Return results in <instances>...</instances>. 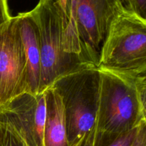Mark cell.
I'll return each instance as SVG.
<instances>
[{
  "label": "cell",
  "mask_w": 146,
  "mask_h": 146,
  "mask_svg": "<svg viewBox=\"0 0 146 146\" xmlns=\"http://www.w3.org/2000/svg\"><path fill=\"white\" fill-rule=\"evenodd\" d=\"M64 106L68 146H79L96 128L99 104L101 71L88 66L62 76L51 86Z\"/></svg>",
  "instance_id": "1"
},
{
  "label": "cell",
  "mask_w": 146,
  "mask_h": 146,
  "mask_svg": "<svg viewBox=\"0 0 146 146\" xmlns=\"http://www.w3.org/2000/svg\"><path fill=\"white\" fill-rule=\"evenodd\" d=\"M97 67L134 79L146 78V21L123 10L111 24Z\"/></svg>",
  "instance_id": "2"
},
{
  "label": "cell",
  "mask_w": 146,
  "mask_h": 146,
  "mask_svg": "<svg viewBox=\"0 0 146 146\" xmlns=\"http://www.w3.org/2000/svg\"><path fill=\"white\" fill-rule=\"evenodd\" d=\"M37 24L41 51L38 94L62 76L88 66H96L64 49L62 19L54 0H39L31 11Z\"/></svg>",
  "instance_id": "3"
},
{
  "label": "cell",
  "mask_w": 146,
  "mask_h": 146,
  "mask_svg": "<svg viewBox=\"0 0 146 146\" xmlns=\"http://www.w3.org/2000/svg\"><path fill=\"white\" fill-rule=\"evenodd\" d=\"M99 104L96 131L120 134L144 120L135 79L101 70Z\"/></svg>",
  "instance_id": "4"
},
{
  "label": "cell",
  "mask_w": 146,
  "mask_h": 146,
  "mask_svg": "<svg viewBox=\"0 0 146 146\" xmlns=\"http://www.w3.org/2000/svg\"><path fill=\"white\" fill-rule=\"evenodd\" d=\"M28 92L27 61L17 17L0 27V107Z\"/></svg>",
  "instance_id": "5"
},
{
  "label": "cell",
  "mask_w": 146,
  "mask_h": 146,
  "mask_svg": "<svg viewBox=\"0 0 146 146\" xmlns=\"http://www.w3.org/2000/svg\"><path fill=\"white\" fill-rule=\"evenodd\" d=\"M124 9L120 0H76L77 31L87 56L96 66L111 24Z\"/></svg>",
  "instance_id": "6"
},
{
  "label": "cell",
  "mask_w": 146,
  "mask_h": 146,
  "mask_svg": "<svg viewBox=\"0 0 146 146\" xmlns=\"http://www.w3.org/2000/svg\"><path fill=\"white\" fill-rule=\"evenodd\" d=\"M44 92H26L0 107V122L7 124L27 146H44Z\"/></svg>",
  "instance_id": "7"
},
{
  "label": "cell",
  "mask_w": 146,
  "mask_h": 146,
  "mask_svg": "<svg viewBox=\"0 0 146 146\" xmlns=\"http://www.w3.org/2000/svg\"><path fill=\"white\" fill-rule=\"evenodd\" d=\"M16 17L27 57L28 92L37 94L41 76V51L38 27L31 11L19 13Z\"/></svg>",
  "instance_id": "8"
},
{
  "label": "cell",
  "mask_w": 146,
  "mask_h": 146,
  "mask_svg": "<svg viewBox=\"0 0 146 146\" xmlns=\"http://www.w3.org/2000/svg\"><path fill=\"white\" fill-rule=\"evenodd\" d=\"M46 119L44 146H68L64 106L58 93L51 86L44 91Z\"/></svg>",
  "instance_id": "9"
},
{
  "label": "cell",
  "mask_w": 146,
  "mask_h": 146,
  "mask_svg": "<svg viewBox=\"0 0 146 146\" xmlns=\"http://www.w3.org/2000/svg\"><path fill=\"white\" fill-rule=\"evenodd\" d=\"M143 121L135 128L123 133H105L96 131L94 146H131L139 133Z\"/></svg>",
  "instance_id": "10"
},
{
  "label": "cell",
  "mask_w": 146,
  "mask_h": 146,
  "mask_svg": "<svg viewBox=\"0 0 146 146\" xmlns=\"http://www.w3.org/2000/svg\"><path fill=\"white\" fill-rule=\"evenodd\" d=\"M2 128L0 146H27L7 124L0 122Z\"/></svg>",
  "instance_id": "11"
},
{
  "label": "cell",
  "mask_w": 146,
  "mask_h": 146,
  "mask_svg": "<svg viewBox=\"0 0 146 146\" xmlns=\"http://www.w3.org/2000/svg\"><path fill=\"white\" fill-rule=\"evenodd\" d=\"M126 11L146 21V0H120Z\"/></svg>",
  "instance_id": "12"
},
{
  "label": "cell",
  "mask_w": 146,
  "mask_h": 146,
  "mask_svg": "<svg viewBox=\"0 0 146 146\" xmlns=\"http://www.w3.org/2000/svg\"><path fill=\"white\" fill-rule=\"evenodd\" d=\"M135 84L143 115L146 121V78H135Z\"/></svg>",
  "instance_id": "13"
},
{
  "label": "cell",
  "mask_w": 146,
  "mask_h": 146,
  "mask_svg": "<svg viewBox=\"0 0 146 146\" xmlns=\"http://www.w3.org/2000/svg\"><path fill=\"white\" fill-rule=\"evenodd\" d=\"M11 17L9 11L7 0H0V27L8 22Z\"/></svg>",
  "instance_id": "14"
},
{
  "label": "cell",
  "mask_w": 146,
  "mask_h": 146,
  "mask_svg": "<svg viewBox=\"0 0 146 146\" xmlns=\"http://www.w3.org/2000/svg\"><path fill=\"white\" fill-rule=\"evenodd\" d=\"M131 146H146V121L144 120L136 138Z\"/></svg>",
  "instance_id": "15"
},
{
  "label": "cell",
  "mask_w": 146,
  "mask_h": 146,
  "mask_svg": "<svg viewBox=\"0 0 146 146\" xmlns=\"http://www.w3.org/2000/svg\"><path fill=\"white\" fill-rule=\"evenodd\" d=\"M96 128L87 134L86 138L83 141L82 143L79 146H94V139H95Z\"/></svg>",
  "instance_id": "16"
},
{
  "label": "cell",
  "mask_w": 146,
  "mask_h": 146,
  "mask_svg": "<svg viewBox=\"0 0 146 146\" xmlns=\"http://www.w3.org/2000/svg\"><path fill=\"white\" fill-rule=\"evenodd\" d=\"M1 135H2V128H1V123H0V143H1Z\"/></svg>",
  "instance_id": "17"
},
{
  "label": "cell",
  "mask_w": 146,
  "mask_h": 146,
  "mask_svg": "<svg viewBox=\"0 0 146 146\" xmlns=\"http://www.w3.org/2000/svg\"><path fill=\"white\" fill-rule=\"evenodd\" d=\"M54 1H55V0H54Z\"/></svg>",
  "instance_id": "18"
}]
</instances>
